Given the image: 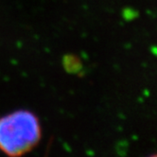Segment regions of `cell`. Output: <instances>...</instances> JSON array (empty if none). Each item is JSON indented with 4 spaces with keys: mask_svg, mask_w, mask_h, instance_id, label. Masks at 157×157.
Instances as JSON below:
<instances>
[{
    "mask_svg": "<svg viewBox=\"0 0 157 157\" xmlns=\"http://www.w3.org/2000/svg\"><path fill=\"white\" fill-rule=\"evenodd\" d=\"M38 117L29 111L20 110L0 117V150L10 156L32 150L41 139Z\"/></svg>",
    "mask_w": 157,
    "mask_h": 157,
    "instance_id": "cell-1",
    "label": "cell"
}]
</instances>
